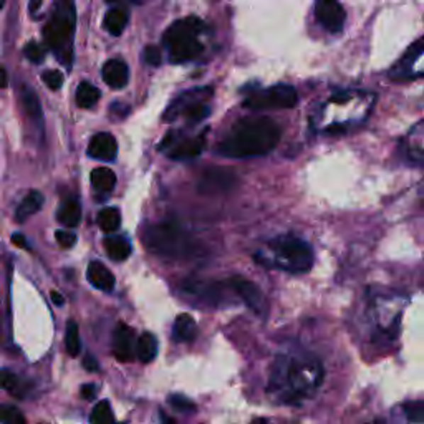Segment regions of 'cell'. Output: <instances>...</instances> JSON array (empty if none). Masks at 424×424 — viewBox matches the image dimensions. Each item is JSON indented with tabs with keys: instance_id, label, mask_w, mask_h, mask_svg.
<instances>
[{
	"instance_id": "6da1fadb",
	"label": "cell",
	"mask_w": 424,
	"mask_h": 424,
	"mask_svg": "<svg viewBox=\"0 0 424 424\" xmlns=\"http://www.w3.org/2000/svg\"><path fill=\"white\" fill-rule=\"evenodd\" d=\"M322 364L310 355H280L272 367L269 389L285 403H299L322 383Z\"/></svg>"
},
{
	"instance_id": "7a4b0ae2",
	"label": "cell",
	"mask_w": 424,
	"mask_h": 424,
	"mask_svg": "<svg viewBox=\"0 0 424 424\" xmlns=\"http://www.w3.org/2000/svg\"><path fill=\"white\" fill-rule=\"evenodd\" d=\"M280 136V126L267 116L240 118L219 143V152L234 160L265 156L275 150Z\"/></svg>"
},
{
	"instance_id": "3957f363",
	"label": "cell",
	"mask_w": 424,
	"mask_h": 424,
	"mask_svg": "<svg viewBox=\"0 0 424 424\" xmlns=\"http://www.w3.org/2000/svg\"><path fill=\"white\" fill-rule=\"evenodd\" d=\"M255 260L264 267L279 269L289 274H305L312 269L315 255L307 240L294 234H284L257 250Z\"/></svg>"
},
{
	"instance_id": "277c9868",
	"label": "cell",
	"mask_w": 424,
	"mask_h": 424,
	"mask_svg": "<svg viewBox=\"0 0 424 424\" xmlns=\"http://www.w3.org/2000/svg\"><path fill=\"white\" fill-rule=\"evenodd\" d=\"M143 242L152 254L164 259H189L196 254V244L189 233L174 221L150 225Z\"/></svg>"
},
{
	"instance_id": "5b68a950",
	"label": "cell",
	"mask_w": 424,
	"mask_h": 424,
	"mask_svg": "<svg viewBox=\"0 0 424 424\" xmlns=\"http://www.w3.org/2000/svg\"><path fill=\"white\" fill-rule=\"evenodd\" d=\"M77 12L72 2H58L50 18L43 27V40L63 65L70 67L73 60V37H75Z\"/></svg>"
},
{
	"instance_id": "8992f818",
	"label": "cell",
	"mask_w": 424,
	"mask_h": 424,
	"mask_svg": "<svg viewBox=\"0 0 424 424\" xmlns=\"http://www.w3.org/2000/svg\"><path fill=\"white\" fill-rule=\"evenodd\" d=\"M204 22L197 17H186L176 21L162 35L171 63H186L197 58L204 50L199 35L204 32Z\"/></svg>"
},
{
	"instance_id": "52a82bcc",
	"label": "cell",
	"mask_w": 424,
	"mask_h": 424,
	"mask_svg": "<svg viewBox=\"0 0 424 424\" xmlns=\"http://www.w3.org/2000/svg\"><path fill=\"white\" fill-rule=\"evenodd\" d=\"M211 96V87L192 88L189 91L181 93L166 110L164 121H174L177 116L182 115L187 118V121L201 123L211 115V108L207 105V100H209Z\"/></svg>"
},
{
	"instance_id": "ba28073f",
	"label": "cell",
	"mask_w": 424,
	"mask_h": 424,
	"mask_svg": "<svg viewBox=\"0 0 424 424\" xmlns=\"http://www.w3.org/2000/svg\"><path fill=\"white\" fill-rule=\"evenodd\" d=\"M182 294L187 295L197 303L207 305V307H221V305H230L234 302L235 294L230 287L229 280L223 282H201V280H191L182 285Z\"/></svg>"
},
{
	"instance_id": "9c48e42d",
	"label": "cell",
	"mask_w": 424,
	"mask_h": 424,
	"mask_svg": "<svg viewBox=\"0 0 424 424\" xmlns=\"http://www.w3.org/2000/svg\"><path fill=\"white\" fill-rule=\"evenodd\" d=\"M299 103V93L292 85H274L265 90L254 91L244 100V106L249 110H280L294 108Z\"/></svg>"
},
{
	"instance_id": "30bf717a",
	"label": "cell",
	"mask_w": 424,
	"mask_h": 424,
	"mask_svg": "<svg viewBox=\"0 0 424 424\" xmlns=\"http://www.w3.org/2000/svg\"><path fill=\"white\" fill-rule=\"evenodd\" d=\"M207 135L206 131L191 138H179L176 133H169L160 145L161 151H166V155L174 161H187L194 160L204 151Z\"/></svg>"
},
{
	"instance_id": "8fae6325",
	"label": "cell",
	"mask_w": 424,
	"mask_h": 424,
	"mask_svg": "<svg viewBox=\"0 0 424 424\" xmlns=\"http://www.w3.org/2000/svg\"><path fill=\"white\" fill-rule=\"evenodd\" d=\"M315 17L322 23L325 30L330 33H340L343 30L347 13L342 4L333 2V0H318L315 4Z\"/></svg>"
},
{
	"instance_id": "7c38bea8",
	"label": "cell",
	"mask_w": 424,
	"mask_h": 424,
	"mask_svg": "<svg viewBox=\"0 0 424 424\" xmlns=\"http://www.w3.org/2000/svg\"><path fill=\"white\" fill-rule=\"evenodd\" d=\"M235 184L234 171L228 167H212L204 171L199 181V191L202 194H221L230 191Z\"/></svg>"
},
{
	"instance_id": "4fadbf2b",
	"label": "cell",
	"mask_w": 424,
	"mask_h": 424,
	"mask_svg": "<svg viewBox=\"0 0 424 424\" xmlns=\"http://www.w3.org/2000/svg\"><path fill=\"white\" fill-rule=\"evenodd\" d=\"M229 284L230 287H233L235 297L239 300H242V302L247 305V307L252 310L255 313H262L264 308H265V300H264V295L260 292V289L255 285L252 280L249 279H244V277H239V275H235V277H229Z\"/></svg>"
},
{
	"instance_id": "5bb4252c",
	"label": "cell",
	"mask_w": 424,
	"mask_h": 424,
	"mask_svg": "<svg viewBox=\"0 0 424 424\" xmlns=\"http://www.w3.org/2000/svg\"><path fill=\"white\" fill-rule=\"evenodd\" d=\"M113 355L118 362L128 363L136 355L135 330L128 327L126 323H118L113 332Z\"/></svg>"
},
{
	"instance_id": "9a60e30c",
	"label": "cell",
	"mask_w": 424,
	"mask_h": 424,
	"mask_svg": "<svg viewBox=\"0 0 424 424\" xmlns=\"http://www.w3.org/2000/svg\"><path fill=\"white\" fill-rule=\"evenodd\" d=\"M88 156L98 161H115L118 155V143L110 133H96L88 145Z\"/></svg>"
},
{
	"instance_id": "2e32d148",
	"label": "cell",
	"mask_w": 424,
	"mask_h": 424,
	"mask_svg": "<svg viewBox=\"0 0 424 424\" xmlns=\"http://www.w3.org/2000/svg\"><path fill=\"white\" fill-rule=\"evenodd\" d=\"M101 77L108 87L120 90V88L126 87L128 78H130V70H128V65L125 62L113 58V60H108L103 65Z\"/></svg>"
},
{
	"instance_id": "e0dca14e",
	"label": "cell",
	"mask_w": 424,
	"mask_h": 424,
	"mask_svg": "<svg viewBox=\"0 0 424 424\" xmlns=\"http://www.w3.org/2000/svg\"><path fill=\"white\" fill-rule=\"evenodd\" d=\"M87 279L93 287L101 292H111L115 289V275L101 262H91L87 269Z\"/></svg>"
},
{
	"instance_id": "ac0fdd59",
	"label": "cell",
	"mask_w": 424,
	"mask_h": 424,
	"mask_svg": "<svg viewBox=\"0 0 424 424\" xmlns=\"http://www.w3.org/2000/svg\"><path fill=\"white\" fill-rule=\"evenodd\" d=\"M21 105H22V110L26 113V116L30 120L32 123H35V125L40 128H43V111H42V105H40V100H38L37 93L32 90L30 87H22L21 90Z\"/></svg>"
},
{
	"instance_id": "d6986e66",
	"label": "cell",
	"mask_w": 424,
	"mask_h": 424,
	"mask_svg": "<svg viewBox=\"0 0 424 424\" xmlns=\"http://www.w3.org/2000/svg\"><path fill=\"white\" fill-rule=\"evenodd\" d=\"M403 150L414 162H424V120L413 128L403 141Z\"/></svg>"
},
{
	"instance_id": "ffe728a7",
	"label": "cell",
	"mask_w": 424,
	"mask_h": 424,
	"mask_svg": "<svg viewBox=\"0 0 424 424\" xmlns=\"http://www.w3.org/2000/svg\"><path fill=\"white\" fill-rule=\"evenodd\" d=\"M43 194L40 191H30L28 194L23 197V201L18 204L17 212H16V221L17 223H26L28 218H32L33 214H37L38 211L43 207Z\"/></svg>"
},
{
	"instance_id": "44dd1931",
	"label": "cell",
	"mask_w": 424,
	"mask_h": 424,
	"mask_svg": "<svg viewBox=\"0 0 424 424\" xmlns=\"http://www.w3.org/2000/svg\"><path fill=\"white\" fill-rule=\"evenodd\" d=\"M197 335V325L194 322V318L187 313H181L177 315L174 327H172V337H174L176 342L181 343H187L192 342Z\"/></svg>"
},
{
	"instance_id": "7402d4cb",
	"label": "cell",
	"mask_w": 424,
	"mask_h": 424,
	"mask_svg": "<svg viewBox=\"0 0 424 424\" xmlns=\"http://www.w3.org/2000/svg\"><path fill=\"white\" fill-rule=\"evenodd\" d=\"M57 219L62 225L67 228H77L82 221V206L77 199H65L58 207Z\"/></svg>"
},
{
	"instance_id": "603a6c76",
	"label": "cell",
	"mask_w": 424,
	"mask_h": 424,
	"mask_svg": "<svg viewBox=\"0 0 424 424\" xmlns=\"http://www.w3.org/2000/svg\"><path fill=\"white\" fill-rule=\"evenodd\" d=\"M105 249L108 257L115 260V262H123V260H126L133 252L130 240L121 238V235H115V238L105 239Z\"/></svg>"
},
{
	"instance_id": "cb8c5ba5",
	"label": "cell",
	"mask_w": 424,
	"mask_h": 424,
	"mask_svg": "<svg viewBox=\"0 0 424 424\" xmlns=\"http://www.w3.org/2000/svg\"><path fill=\"white\" fill-rule=\"evenodd\" d=\"M93 189L100 194H106V192H111L115 189L116 184V174L108 167H96V169L91 171L90 176Z\"/></svg>"
},
{
	"instance_id": "d4e9b609",
	"label": "cell",
	"mask_w": 424,
	"mask_h": 424,
	"mask_svg": "<svg viewBox=\"0 0 424 424\" xmlns=\"http://www.w3.org/2000/svg\"><path fill=\"white\" fill-rule=\"evenodd\" d=\"M157 355V340L152 333H143L136 342V357L141 363H150Z\"/></svg>"
},
{
	"instance_id": "484cf974",
	"label": "cell",
	"mask_w": 424,
	"mask_h": 424,
	"mask_svg": "<svg viewBox=\"0 0 424 424\" xmlns=\"http://www.w3.org/2000/svg\"><path fill=\"white\" fill-rule=\"evenodd\" d=\"M96 224L100 225L103 233H115L121 225V214L116 207H105L98 212Z\"/></svg>"
},
{
	"instance_id": "4316f807",
	"label": "cell",
	"mask_w": 424,
	"mask_h": 424,
	"mask_svg": "<svg viewBox=\"0 0 424 424\" xmlns=\"http://www.w3.org/2000/svg\"><path fill=\"white\" fill-rule=\"evenodd\" d=\"M126 23H128V13L125 11H121V9H111V11L106 13L103 26H105L110 35L120 37L121 33L125 32Z\"/></svg>"
},
{
	"instance_id": "83f0119b",
	"label": "cell",
	"mask_w": 424,
	"mask_h": 424,
	"mask_svg": "<svg viewBox=\"0 0 424 424\" xmlns=\"http://www.w3.org/2000/svg\"><path fill=\"white\" fill-rule=\"evenodd\" d=\"M100 96H101L100 90L88 82L80 83L77 88V105L80 108H85V110L95 106L98 100H100Z\"/></svg>"
},
{
	"instance_id": "f1b7e54d",
	"label": "cell",
	"mask_w": 424,
	"mask_h": 424,
	"mask_svg": "<svg viewBox=\"0 0 424 424\" xmlns=\"http://www.w3.org/2000/svg\"><path fill=\"white\" fill-rule=\"evenodd\" d=\"M65 348L67 353L70 357H78L82 350V342H80V332H78V325L70 320L67 323V332H65Z\"/></svg>"
},
{
	"instance_id": "f546056e",
	"label": "cell",
	"mask_w": 424,
	"mask_h": 424,
	"mask_svg": "<svg viewBox=\"0 0 424 424\" xmlns=\"http://www.w3.org/2000/svg\"><path fill=\"white\" fill-rule=\"evenodd\" d=\"M90 423L91 424H115V416H113V409L110 401L103 399L93 408L90 414Z\"/></svg>"
},
{
	"instance_id": "4dcf8cb0",
	"label": "cell",
	"mask_w": 424,
	"mask_h": 424,
	"mask_svg": "<svg viewBox=\"0 0 424 424\" xmlns=\"http://www.w3.org/2000/svg\"><path fill=\"white\" fill-rule=\"evenodd\" d=\"M0 424H27L26 416L17 406L4 404L0 406Z\"/></svg>"
},
{
	"instance_id": "1f68e13d",
	"label": "cell",
	"mask_w": 424,
	"mask_h": 424,
	"mask_svg": "<svg viewBox=\"0 0 424 424\" xmlns=\"http://www.w3.org/2000/svg\"><path fill=\"white\" fill-rule=\"evenodd\" d=\"M403 411L409 424H424V401H408Z\"/></svg>"
},
{
	"instance_id": "d6a6232c",
	"label": "cell",
	"mask_w": 424,
	"mask_h": 424,
	"mask_svg": "<svg viewBox=\"0 0 424 424\" xmlns=\"http://www.w3.org/2000/svg\"><path fill=\"white\" fill-rule=\"evenodd\" d=\"M0 388L6 389L11 394L21 396V381H18L17 374L11 369H0Z\"/></svg>"
},
{
	"instance_id": "836d02e7",
	"label": "cell",
	"mask_w": 424,
	"mask_h": 424,
	"mask_svg": "<svg viewBox=\"0 0 424 424\" xmlns=\"http://www.w3.org/2000/svg\"><path fill=\"white\" fill-rule=\"evenodd\" d=\"M167 401L172 408L176 409V411L179 413H184V414H189V413H194L196 411V404L191 401V399H187L186 396H182V394H172V396L167 398Z\"/></svg>"
},
{
	"instance_id": "e575fe53",
	"label": "cell",
	"mask_w": 424,
	"mask_h": 424,
	"mask_svg": "<svg viewBox=\"0 0 424 424\" xmlns=\"http://www.w3.org/2000/svg\"><path fill=\"white\" fill-rule=\"evenodd\" d=\"M23 53H26L28 60L32 63H37V65L45 60V52H43V48L37 42H28L26 48H23Z\"/></svg>"
},
{
	"instance_id": "d590c367",
	"label": "cell",
	"mask_w": 424,
	"mask_h": 424,
	"mask_svg": "<svg viewBox=\"0 0 424 424\" xmlns=\"http://www.w3.org/2000/svg\"><path fill=\"white\" fill-rule=\"evenodd\" d=\"M43 82H45V85L50 88V90H60L62 85H63V73L58 72V70H47L43 72Z\"/></svg>"
},
{
	"instance_id": "8d00e7d4",
	"label": "cell",
	"mask_w": 424,
	"mask_h": 424,
	"mask_svg": "<svg viewBox=\"0 0 424 424\" xmlns=\"http://www.w3.org/2000/svg\"><path fill=\"white\" fill-rule=\"evenodd\" d=\"M143 60H145L147 65H151V67H160L162 62L161 50L155 45H147L145 48V52H143Z\"/></svg>"
},
{
	"instance_id": "74e56055",
	"label": "cell",
	"mask_w": 424,
	"mask_h": 424,
	"mask_svg": "<svg viewBox=\"0 0 424 424\" xmlns=\"http://www.w3.org/2000/svg\"><path fill=\"white\" fill-rule=\"evenodd\" d=\"M55 238L58 245L63 249H72L73 245L77 244V235L72 233H67V230H57Z\"/></svg>"
},
{
	"instance_id": "f35d334b",
	"label": "cell",
	"mask_w": 424,
	"mask_h": 424,
	"mask_svg": "<svg viewBox=\"0 0 424 424\" xmlns=\"http://www.w3.org/2000/svg\"><path fill=\"white\" fill-rule=\"evenodd\" d=\"M80 394H82L83 399H87V401H91V399L96 396V386H95V384H83L82 389H80Z\"/></svg>"
},
{
	"instance_id": "ab89813d",
	"label": "cell",
	"mask_w": 424,
	"mask_h": 424,
	"mask_svg": "<svg viewBox=\"0 0 424 424\" xmlns=\"http://www.w3.org/2000/svg\"><path fill=\"white\" fill-rule=\"evenodd\" d=\"M83 367H85L88 372H98V362H96V358L95 357H91V355H87L85 358H83Z\"/></svg>"
},
{
	"instance_id": "60d3db41",
	"label": "cell",
	"mask_w": 424,
	"mask_h": 424,
	"mask_svg": "<svg viewBox=\"0 0 424 424\" xmlns=\"http://www.w3.org/2000/svg\"><path fill=\"white\" fill-rule=\"evenodd\" d=\"M12 244H13V245H17V247H21V249H27V247H28L27 239L23 238L22 234H13V235H12Z\"/></svg>"
},
{
	"instance_id": "b9f144b4",
	"label": "cell",
	"mask_w": 424,
	"mask_h": 424,
	"mask_svg": "<svg viewBox=\"0 0 424 424\" xmlns=\"http://www.w3.org/2000/svg\"><path fill=\"white\" fill-rule=\"evenodd\" d=\"M50 299H52V302L57 305V307H62V305L65 303V299H63L60 292H57V290H53V292L50 294Z\"/></svg>"
},
{
	"instance_id": "7bdbcfd3",
	"label": "cell",
	"mask_w": 424,
	"mask_h": 424,
	"mask_svg": "<svg viewBox=\"0 0 424 424\" xmlns=\"http://www.w3.org/2000/svg\"><path fill=\"white\" fill-rule=\"evenodd\" d=\"M7 85H9L7 72H6V68L0 67V88H7Z\"/></svg>"
},
{
	"instance_id": "ee69618b",
	"label": "cell",
	"mask_w": 424,
	"mask_h": 424,
	"mask_svg": "<svg viewBox=\"0 0 424 424\" xmlns=\"http://www.w3.org/2000/svg\"><path fill=\"white\" fill-rule=\"evenodd\" d=\"M161 418H162V424H179V423H176V421H172L171 418H167L164 413L161 411Z\"/></svg>"
},
{
	"instance_id": "f6af8a7d",
	"label": "cell",
	"mask_w": 424,
	"mask_h": 424,
	"mask_svg": "<svg viewBox=\"0 0 424 424\" xmlns=\"http://www.w3.org/2000/svg\"><path fill=\"white\" fill-rule=\"evenodd\" d=\"M40 6H42L40 0H37V2H32V4H30V11H32V13H33V11H35L37 7H40Z\"/></svg>"
},
{
	"instance_id": "bcb514c9",
	"label": "cell",
	"mask_w": 424,
	"mask_h": 424,
	"mask_svg": "<svg viewBox=\"0 0 424 424\" xmlns=\"http://www.w3.org/2000/svg\"><path fill=\"white\" fill-rule=\"evenodd\" d=\"M252 424H269V423H267V419H264V418H257V419H254Z\"/></svg>"
},
{
	"instance_id": "7dc6e473",
	"label": "cell",
	"mask_w": 424,
	"mask_h": 424,
	"mask_svg": "<svg viewBox=\"0 0 424 424\" xmlns=\"http://www.w3.org/2000/svg\"><path fill=\"white\" fill-rule=\"evenodd\" d=\"M2 7H4V2H0V9H2Z\"/></svg>"
},
{
	"instance_id": "c3c4849f",
	"label": "cell",
	"mask_w": 424,
	"mask_h": 424,
	"mask_svg": "<svg viewBox=\"0 0 424 424\" xmlns=\"http://www.w3.org/2000/svg\"><path fill=\"white\" fill-rule=\"evenodd\" d=\"M421 40H423V42H424V37H423V38H421Z\"/></svg>"
}]
</instances>
